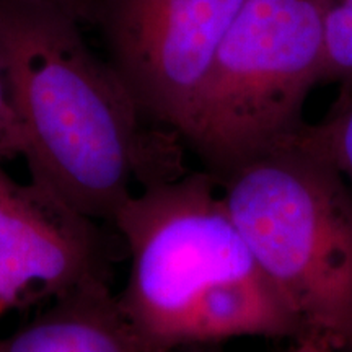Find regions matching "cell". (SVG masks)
Wrapping results in <instances>:
<instances>
[{"mask_svg": "<svg viewBox=\"0 0 352 352\" xmlns=\"http://www.w3.org/2000/svg\"><path fill=\"white\" fill-rule=\"evenodd\" d=\"M80 26L46 3L0 0V70L30 179L87 217L113 223L135 183L182 173L179 135L144 126L129 88Z\"/></svg>", "mask_w": 352, "mask_h": 352, "instance_id": "1", "label": "cell"}, {"mask_svg": "<svg viewBox=\"0 0 352 352\" xmlns=\"http://www.w3.org/2000/svg\"><path fill=\"white\" fill-rule=\"evenodd\" d=\"M3 314H6V311H3V310H2V308H0V316H2Z\"/></svg>", "mask_w": 352, "mask_h": 352, "instance_id": "14", "label": "cell"}, {"mask_svg": "<svg viewBox=\"0 0 352 352\" xmlns=\"http://www.w3.org/2000/svg\"><path fill=\"white\" fill-rule=\"evenodd\" d=\"M303 134L333 162L352 189V98L340 101L318 124L305 122Z\"/></svg>", "mask_w": 352, "mask_h": 352, "instance_id": "8", "label": "cell"}, {"mask_svg": "<svg viewBox=\"0 0 352 352\" xmlns=\"http://www.w3.org/2000/svg\"><path fill=\"white\" fill-rule=\"evenodd\" d=\"M95 279H107L96 220L0 165V308L19 305L33 287L59 297Z\"/></svg>", "mask_w": 352, "mask_h": 352, "instance_id": "6", "label": "cell"}, {"mask_svg": "<svg viewBox=\"0 0 352 352\" xmlns=\"http://www.w3.org/2000/svg\"><path fill=\"white\" fill-rule=\"evenodd\" d=\"M246 0H94L91 23L145 120L182 138Z\"/></svg>", "mask_w": 352, "mask_h": 352, "instance_id": "5", "label": "cell"}, {"mask_svg": "<svg viewBox=\"0 0 352 352\" xmlns=\"http://www.w3.org/2000/svg\"><path fill=\"white\" fill-rule=\"evenodd\" d=\"M0 352H155L135 331L107 279L54 297L41 315L0 338Z\"/></svg>", "mask_w": 352, "mask_h": 352, "instance_id": "7", "label": "cell"}, {"mask_svg": "<svg viewBox=\"0 0 352 352\" xmlns=\"http://www.w3.org/2000/svg\"><path fill=\"white\" fill-rule=\"evenodd\" d=\"M329 0H246L220 44L182 139L222 178L305 124L321 82Z\"/></svg>", "mask_w": 352, "mask_h": 352, "instance_id": "4", "label": "cell"}, {"mask_svg": "<svg viewBox=\"0 0 352 352\" xmlns=\"http://www.w3.org/2000/svg\"><path fill=\"white\" fill-rule=\"evenodd\" d=\"M287 352H338L331 342L318 336H302Z\"/></svg>", "mask_w": 352, "mask_h": 352, "instance_id": "11", "label": "cell"}, {"mask_svg": "<svg viewBox=\"0 0 352 352\" xmlns=\"http://www.w3.org/2000/svg\"><path fill=\"white\" fill-rule=\"evenodd\" d=\"M254 261L302 336L352 341V189L307 135L289 138L217 179ZM300 336V338H302Z\"/></svg>", "mask_w": 352, "mask_h": 352, "instance_id": "3", "label": "cell"}, {"mask_svg": "<svg viewBox=\"0 0 352 352\" xmlns=\"http://www.w3.org/2000/svg\"><path fill=\"white\" fill-rule=\"evenodd\" d=\"M33 2L46 3L54 8H59L74 16L82 25L91 23V16H94V0H33Z\"/></svg>", "mask_w": 352, "mask_h": 352, "instance_id": "10", "label": "cell"}, {"mask_svg": "<svg viewBox=\"0 0 352 352\" xmlns=\"http://www.w3.org/2000/svg\"><path fill=\"white\" fill-rule=\"evenodd\" d=\"M113 226L129 253L118 300L155 352L235 338L302 336L297 316L254 261L209 171L144 184Z\"/></svg>", "mask_w": 352, "mask_h": 352, "instance_id": "2", "label": "cell"}, {"mask_svg": "<svg viewBox=\"0 0 352 352\" xmlns=\"http://www.w3.org/2000/svg\"><path fill=\"white\" fill-rule=\"evenodd\" d=\"M23 155V134L0 70V162Z\"/></svg>", "mask_w": 352, "mask_h": 352, "instance_id": "9", "label": "cell"}, {"mask_svg": "<svg viewBox=\"0 0 352 352\" xmlns=\"http://www.w3.org/2000/svg\"><path fill=\"white\" fill-rule=\"evenodd\" d=\"M338 352H352V341L347 342V344L344 347H341V349Z\"/></svg>", "mask_w": 352, "mask_h": 352, "instance_id": "12", "label": "cell"}, {"mask_svg": "<svg viewBox=\"0 0 352 352\" xmlns=\"http://www.w3.org/2000/svg\"><path fill=\"white\" fill-rule=\"evenodd\" d=\"M344 2L347 3V6H349V7L352 8V0H344Z\"/></svg>", "mask_w": 352, "mask_h": 352, "instance_id": "13", "label": "cell"}]
</instances>
